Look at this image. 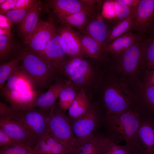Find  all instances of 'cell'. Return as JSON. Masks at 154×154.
I'll return each instance as SVG.
<instances>
[{"label":"cell","mask_w":154,"mask_h":154,"mask_svg":"<svg viewBox=\"0 0 154 154\" xmlns=\"http://www.w3.org/2000/svg\"><path fill=\"white\" fill-rule=\"evenodd\" d=\"M141 117L134 107L118 114H105L102 123L106 133L104 136L118 144L124 141L137 152V136Z\"/></svg>","instance_id":"3"},{"label":"cell","mask_w":154,"mask_h":154,"mask_svg":"<svg viewBox=\"0 0 154 154\" xmlns=\"http://www.w3.org/2000/svg\"><path fill=\"white\" fill-rule=\"evenodd\" d=\"M133 107L141 115L154 119V86L143 85L135 94Z\"/></svg>","instance_id":"18"},{"label":"cell","mask_w":154,"mask_h":154,"mask_svg":"<svg viewBox=\"0 0 154 154\" xmlns=\"http://www.w3.org/2000/svg\"><path fill=\"white\" fill-rule=\"evenodd\" d=\"M141 50V65L144 74L154 64V24L143 33Z\"/></svg>","instance_id":"20"},{"label":"cell","mask_w":154,"mask_h":154,"mask_svg":"<svg viewBox=\"0 0 154 154\" xmlns=\"http://www.w3.org/2000/svg\"><path fill=\"white\" fill-rule=\"evenodd\" d=\"M154 24V0H140L129 32L143 34Z\"/></svg>","instance_id":"11"},{"label":"cell","mask_w":154,"mask_h":154,"mask_svg":"<svg viewBox=\"0 0 154 154\" xmlns=\"http://www.w3.org/2000/svg\"><path fill=\"white\" fill-rule=\"evenodd\" d=\"M141 116L137 136L138 148L137 153L154 154V119Z\"/></svg>","instance_id":"16"},{"label":"cell","mask_w":154,"mask_h":154,"mask_svg":"<svg viewBox=\"0 0 154 154\" xmlns=\"http://www.w3.org/2000/svg\"><path fill=\"white\" fill-rule=\"evenodd\" d=\"M78 33L84 56L93 60H99L103 54L100 44L89 35L82 33Z\"/></svg>","instance_id":"25"},{"label":"cell","mask_w":154,"mask_h":154,"mask_svg":"<svg viewBox=\"0 0 154 154\" xmlns=\"http://www.w3.org/2000/svg\"><path fill=\"white\" fill-rule=\"evenodd\" d=\"M143 34L128 32L109 43L103 49L102 52L114 56L119 55L140 39Z\"/></svg>","instance_id":"22"},{"label":"cell","mask_w":154,"mask_h":154,"mask_svg":"<svg viewBox=\"0 0 154 154\" xmlns=\"http://www.w3.org/2000/svg\"><path fill=\"white\" fill-rule=\"evenodd\" d=\"M57 34L62 38L66 53L70 58L85 56L79 40L78 33L72 27L61 24L56 28Z\"/></svg>","instance_id":"17"},{"label":"cell","mask_w":154,"mask_h":154,"mask_svg":"<svg viewBox=\"0 0 154 154\" xmlns=\"http://www.w3.org/2000/svg\"><path fill=\"white\" fill-rule=\"evenodd\" d=\"M93 15L87 11H82L57 18L61 24L65 25L71 27H75L82 30L86 24L88 17Z\"/></svg>","instance_id":"27"},{"label":"cell","mask_w":154,"mask_h":154,"mask_svg":"<svg viewBox=\"0 0 154 154\" xmlns=\"http://www.w3.org/2000/svg\"><path fill=\"white\" fill-rule=\"evenodd\" d=\"M59 96V104L63 111L68 110L79 91L70 82L65 81Z\"/></svg>","instance_id":"32"},{"label":"cell","mask_w":154,"mask_h":154,"mask_svg":"<svg viewBox=\"0 0 154 154\" xmlns=\"http://www.w3.org/2000/svg\"><path fill=\"white\" fill-rule=\"evenodd\" d=\"M21 50L22 58L19 67L31 90L42 91L62 78L46 59L27 47Z\"/></svg>","instance_id":"4"},{"label":"cell","mask_w":154,"mask_h":154,"mask_svg":"<svg viewBox=\"0 0 154 154\" xmlns=\"http://www.w3.org/2000/svg\"><path fill=\"white\" fill-rule=\"evenodd\" d=\"M48 110L33 108L16 111L13 115L27 130L35 145L47 132Z\"/></svg>","instance_id":"8"},{"label":"cell","mask_w":154,"mask_h":154,"mask_svg":"<svg viewBox=\"0 0 154 154\" xmlns=\"http://www.w3.org/2000/svg\"><path fill=\"white\" fill-rule=\"evenodd\" d=\"M41 56L48 61L63 78L64 67L70 57L66 53L62 38L57 33L47 44Z\"/></svg>","instance_id":"10"},{"label":"cell","mask_w":154,"mask_h":154,"mask_svg":"<svg viewBox=\"0 0 154 154\" xmlns=\"http://www.w3.org/2000/svg\"><path fill=\"white\" fill-rule=\"evenodd\" d=\"M99 134L93 133L88 137L74 154H91L98 144Z\"/></svg>","instance_id":"36"},{"label":"cell","mask_w":154,"mask_h":154,"mask_svg":"<svg viewBox=\"0 0 154 154\" xmlns=\"http://www.w3.org/2000/svg\"><path fill=\"white\" fill-rule=\"evenodd\" d=\"M142 82L144 85L154 86V70L150 69L144 73Z\"/></svg>","instance_id":"38"},{"label":"cell","mask_w":154,"mask_h":154,"mask_svg":"<svg viewBox=\"0 0 154 154\" xmlns=\"http://www.w3.org/2000/svg\"><path fill=\"white\" fill-rule=\"evenodd\" d=\"M142 37L120 55L108 54L104 65L116 76L125 80L135 94L143 85L141 65Z\"/></svg>","instance_id":"2"},{"label":"cell","mask_w":154,"mask_h":154,"mask_svg":"<svg viewBox=\"0 0 154 154\" xmlns=\"http://www.w3.org/2000/svg\"><path fill=\"white\" fill-rule=\"evenodd\" d=\"M21 49H19L8 61L1 64L0 66V88L2 89L5 82L15 69L22 60Z\"/></svg>","instance_id":"28"},{"label":"cell","mask_w":154,"mask_h":154,"mask_svg":"<svg viewBox=\"0 0 154 154\" xmlns=\"http://www.w3.org/2000/svg\"><path fill=\"white\" fill-rule=\"evenodd\" d=\"M111 8L113 19L117 23L129 17L135 9L128 6L122 0H111Z\"/></svg>","instance_id":"33"},{"label":"cell","mask_w":154,"mask_h":154,"mask_svg":"<svg viewBox=\"0 0 154 154\" xmlns=\"http://www.w3.org/2000/svg\"><path fill=\"white\" fill-rule=\"evenodd\" d=\"M88 22L82 33L87 34L96 41L101 45L102 50L103 45L112 27L110 24H116L103 17L101 13L90 16Z\"/></svg>","instance_id":"14"},{"label":"cell","mask_w":154,"mask_h":154,"mask_svg":"<svg viewBox=\"0 0 154 154\" xmlns=\"http://www.w3.org/2000/svg\"><path fill=\"white\" fill-rule=\"evenodd\" d=\"M10 33L3 31L0 29V63L6 62L7 59L14 55L17 50L14 47L12 38Z\"/></svg>","instance_id":"31"},{"label":"cell","mask_w":154,"mask_h":154,"mask_svg":"<svg viewBox=\"0 0 154 154\" xmlns=\"http://www.w3.org/2000/svg\"><path fill=\"white\" fill-rule=\"evenodd\" d=\"M0 154H35V153L33 147L20 143H15L1 147Z\"/></svg>","instance_id":"35"},{"label":"cell","mask_w":154,"mask_h":154,"mask_svg":"<svg viewBox=\"0 0 154 154\" xmlns=\"http://www.w3.org/2000/svg\"><path fill=\"white\" fill-rule=\"evenodd\" d=\"M103 109L99 102L91 103L87 112L75 119H70L71 126L80 147L102 123Z\"/></svg>","instance_id":"7"},{"label":"cell","mask_w":154,"mask_h":154,"mask_svg":"<svg viewBox=\"0 0 154 154\" xmlns=\"http://www.w3.org/2000/svg\"><path fill=\"white\" fill-rule=\"evenodd\" d=\"M42 92L31 89L16 91L1 90L0 94L10 106L17 111L34 108L36 101Z\"/></svg>","instance_id":"12"},{"label":"cell","mask_w":154,"mask_h":154,"mask_svg":"<svg viewBox=\"0 0 154 154\" xmlns=\"http://www.w3.org/2000/svg\"><path fill=\"white\" fill-rule=\"evenodd\" d=\"M140 0H122L123 2L130 7L135 9Z\"/></svg>","instance_id":"40"},{"label":"cell","mask_w":154,"mask_h":154,"mask_svg":"<svg viewBox=\"0 0 154 154\" xmlns=\"http://www.w3.org/2000/svg\"><path fill=\"white\" fill-rule=\"evenodd\" d=\"M0 127L15 142L31 146L35 143L22 124L13 115L0 116Z\"/></svg>","instance_id":"15"},{"label":"cell","mask_w":154,"mask_h":154,"mask_svg":"<svg viewBox=\"0 0 154 154\" xmlns=\"http://www.w3.org/2000/svg\"><path fill=\"white\" fill-rule=\"evenodd\" d=\"M16 111L10 106L0 102V116H12L14 114Z\"/></svg>","instance_id":"39"},{"label":"cell","mask_w":154,"mask_h":154,"mask_svg":"<svg viewBox=\"0 0 154 154\" xmlns=\"http://www.w3.org/2000/svg\"><path fill=\"white\" fill-rule=\"evenodd\" d=\"M64 111L56 102L49 110L47 131L71 154H74L80 145L73 131L70 119Z\"/></svg>","instance_id":"6"},{"label":"cell","mask_w":154,"mask_h":154,"mask_svg":"<svg viewBox=\"0 0 154 154\" xmlns=\"http://www.w3.org/2000/svg\"><path fill=\"white\" fill-rule=\"evenodd\" d=\"M135 154H142L140 153H136Z\"/></svg>","instance_id":"42"},{"label":"cell","mask_w":154,"mask_h":154,"mask_svg":"<svg viewBox=\"0 0 154 154\" xmlns=\"http://www.w3.org/2000/svg\"><path fill=\"white\" fill-rule=\"evenodd\" d=\"M42 4L37 1L35 4L19 23L18 33L27 46L37 25L41 10Z\"/></svg>","instance_id":"19"},{"label":"cell","mask_w":154,"mask_h":154,"mask_svg":"<svg viewBox=\"0 0 154 154\" xmlns=\"http://www.w3.org/2000/svg\"><path fill=\"white\" fill-rule=\"evenodd\" d=\"M151 69L154 70V64L152 66Z\"/></svg>","instance_id":"41"},{"label":"cell","mask_w":154,"mask_h":154,"mask_svg":"<svg viewBox=\"0 0 154 154\" xmlns=\"http://www.w3.org/2000/svg\"><path fill=\"white\" fill-rule=\"evenodd\" d=\"M99 140L102 154H135L136 153L130 146L117 144L104 135L99 134Z\"/></svg>","instance_id":"26"},{"label":"cell","mask_w":154,"mask_h":154,"mask_svg":"<svg viewBox=\"0 0 154 154\" xmlns=\"http://www.w3.org/2000/svg\"><path fill=\"white\" fill-rule=\"evenodd\" d=\"M57 34L54 17L50 13L46 21L39 19L26 47L41 56L47 44Z\"/></svg>","instance_id":"9"},{"label":"cell","mask_w":154,"mask_h":154,"mask_svg":"<svg viewBox=\"0 0 154 154\" xmlns=\"http://www.w3.org/2000/svg\"><path fill=\"white\" fill-rule=\"evenodd\" d=\"M101 79L94 92L106 115L117 114L133 107L135 94L127 82L104 68Z\"/></svg>","instance_id":"1"},{"label":"cell","mask_w":154,"mask_h":154,"mask_svg":"<svg viewBox=\"0 0 154 154\" xmlns=\"http://www.w3.org/2000/svg\"><path fill=\"white\" fill-rule=\"evenodd\" d=\"M62 78L57 80L44 93H42L37 98L34 106L44 111L48 110L56 102L60 92L65 84Z\"/></svg>","instance_id":"23"},{"label":"cell","mask_w":154,"mask_h":154,"mask_svg":"<svg viewBox=\"0 0 154 154\" xmlns=\"http://www.w3.org/2000/svg\"><path fill=\"white\" fill-rule=\"evenodd\" d=\"M17 143L0 127V147Z\"/></svg>","instance_id":"37"},{"label":"cell","mask_w":154,"mask_h":154,"mask_svg":"<svg viewBox=\"0 0 154 154\" xmlns=\"http://www.w3.org/2000/svg\"><path fill=\"white\" fill-rule=\"evenodd\" d=\"M37 1L33 0L26 6L7 11L4 15L13 24L19 23L34 6Z\"/></svg>","instance_id":"34"},{"label":"cell","mask_w":154,"mask_h":154,"mask_svg":"<svg viewBox=\"0 0 154 154\" xmlns=\"http://www.w3.org/2000/svg\"><path fill=\"white\" fill-rule=\"evenodd\" d=\"M85 56L70 57L65 64L62 78L78 90L83 89L87 92H94L103 75L104 68L95 60Z\"/></svg>","instance_id":"5"},{"label":"cell","mask_w":154,"mask_h":154,"mask_svg":"<svg viewBox=\"0 0 154 154\" xmlns=\"http://www.w3.org/2000/svg\"><path fill=\"white\" fill-rule=\"evenodd\" d=\"M33 148L35 154H71L47 131L38 140Z\"/></svg>","instance_id":"21"},{"label":"cell","mask_w":154,"mask_h":154,"mask_svg":"<svg viewBox=\"0 0 154 154\" xmlns=\"http://www.w3.org/2000/svg\"><path fill=\"white\" fill-rule=\"evenodd\" d=\"M86 90L83 89L79 90L68 110L70 119H76L84 114L90 106Z\"/></svg>","instance_id":"24"},{"label":"cell","mask_w":154,"mask_h":154,"mask_svg":"<svg viewBox=\"0 0 154 154\" xmlns=\"http://www.w3.org/2000/svg\"><path fill=\"white\" fill-rule=\"evenodd\" d=\"M134 14V12L129 17L119 22L112 27L103 45L102 50L115 39L129 32L132 23Z\"/></svg>","instance_id":"30"},{"label":"cell","mask_w":154,"mask_h":154,"mask_svg":"<svg viewBox=\"0 0 154 154\" xmlns=\"http://www.w3.org/2000/svg\"><path fill=\"white\" fill-rule=\"evenodd\" d=\"M48 8L57 18L79 11H85L94 14V7L89 0H49L46 1Z\"/></svg>","instance_id":"13"},{"label":"cell","mask_w":154,"mask_h":154,"mask_svg":"<svg viewBox=\"0 0 154 154\" xmlns=\"http://www.w3.org/2000/svg\"><path fill=\"white\" fill-rule=\"evenodd\" d=\"M7 81L1 90L16 91L31 89L27 80L19 66L9 77Z\"/></svg>","instance_id":"29"}]
</instances>
